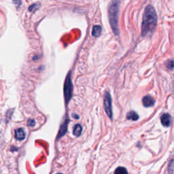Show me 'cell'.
I'll list each match as a JSON object with an SVG mask.
<instances>
[{
    "mask_svg": "<svg viewBox=\"0 0 174 174\" xmlns=\"http://www.w3.org/2000/svg\"><path fill=\"white\" fill-rule=\"evenodd\" d=\"M157 14L154 8L150 5L146 7L142 23V36L146 37L154 33L157 24Z\"/></svg>",
    "mask_w": 174,
    "mask_h": 174,
    "instance_id": "obj_1",
    "label": "cell"
},
{
    "mask_svg": "<svg viewBox=\"0 0 174 174\" xmlns=\"http://www.w3.org/2000/svg\"><path fill=\"white\" fill-rule=\"evenodd\" d=\"M119 0H112L108 6V18L113 33L116 36L119 34L118 28V14H119Z\"/></svg>",
    "mask_w": 174,
    "mask_h": 174,
    "instance_id": "obj_2",
    "label": "cell"
},
{
    "mask_svg": "<svg viewBox=\"0 0 174 174\" xmlns=\"http://www.w3.org/2000/svg\"><path fill=\"white\" fill-rule=\"evenodd\" d=\"M73 90L74 87L73 84H72L71 79V72L69 71L68 74L66 76L64 86H63V95H64L65 102L66 105L69 104L70 101L72 98V96H73Z\"/></svg>",
    "mask_w": 174,
    "mask_h": 174,
    "instance_id": "obj_3",
    "label": "cell"
},
{
    "mask_svg": "<svg viewBox=\"0 0 174 174\" xmlns=\"http://www.w3.org/2000/svg\"><path fill=\"white\" fill-rule=\"evenodd\" d=\"M104 104L105 111L107 114L108 116L112 119V98L109 93L108 91H105L104 97Z\"/></svg>",
    "mask_w": 174,
    "mask_h": 174,
    "instance_id": "obj_4",
    "label": "cell"
},
{
    "mask_svg": "<svg viewBox=\"0 0 174 174\" xmlns=\"http://www.w3.org/2000/svg\"><path fill=\"white\" fill-rule=\"evenodd\" d=\"M69 122H70L69 116L66 115L64 121H63V123L60 126V129H59V133H58L57 136V140H59V139H61L62 137H63L65 135V133L67 131V126H68Z\"/></svg>",
    "mask_w": 174,
    "mask_h": 174,
    "instance_id": "obj_5",
    "label": "cell"
},
{
    "mask_svg": "<svg viewBox=\"0 0 174 174\" xmlns=\"http://www.w3.org/2000/svg\"><path fill=\"white\" fill-rule=\"evenodd\" d=\"M142 103L144 107L149 108V107H152V106H153L154 105L155 100L150 95H146L143 98Z\"/></svg>",
    "mask_w": 174,
    "mask_h": 174,
    "instance_id": "obj_6",
    "label": "cell"
},
{
    "mask_svg": "<svg viewBox=\"0 0 174 174\" xmlns=\"http://www.w3.org/2000/svg\"><path fill=\"white\" fill-rule=\"evenodd\" d=\"M160 121L164 126L168 127L171 125L172 122V119L171 116L169 115V114H164L160 118Z\"/></svg>",
    "mask_w": 174,
    "mask_h": 174,
    "instance_id": "obj_7",
    "label": "cell"
},
{
    "mask_svg": "<svg viewBox=\"0 0 174 174\" xmlns=\"http://www.w3.org/2000/svg\"><path fill=\"white\" fill-rule=\"evenodd\" d=\"M25 138V132L23 129L19 128L15 131V138L19 141H22Z\"/></svg>",
    "mask_w": 174,
    "mask_h": 174,
    "instance_id": "obj_8",
    "label": "cell"
},
{
    "mask_svg": "<svg viewBox=\"0 0 174 174\" xmlns=\"http://www.w3.org/2000/svg\"><path fill=\"white\" fill-rule=\"evenodd\" d=\"M101 32H102V29H101V26H99V25H95V26L93 27V30H92L93 36L98 37L101 36Z\"/></svg>",
    "mask_w": 174,
    "mask_h": 174,
    "instance_id": "obj_9",
    "label": "cell"
},
{
    "mask_svg": "<svg viewBox=\"0 0 174 174\" xmlns=\"http://www.w3.org/2000/svg\"><path fill=\"white\" fill-rule=\"evenodd\" d=\"M82 126L80 124H77V125H76L74 127L73 133L76 137H79V136H80V135H81V133H82Z\"/></svg>",
    "mask_w": 174,
    "mask_h": 174,
    "instance_id": "obj_10",
    "label": "cell"
},
{
    "mask_svg": "<svg viewBox=\"0 0 174 174\" xmlns=\"http://www.w3.org/2000/svg\"><path fill=\"white\" fill-rule=\"evenodd\" d=\"M126 118H127V119H128V120H131V121H135L138 120L139 116H138V114L135 112L131 111L128 114H127Z\"/></svg>",
    "mask_w": 174,
    "mask_h": 174,
    "instance_id": "obj_11",
    "label": "cell"
},
{
    "mask_svg": "<svg viewBox=\"0 0 174 174\" xmlns=\"http://www.w3.org/2000/svg\"><path fill=\"white\" fill-rule=\"evenodd\" d=\"M114 174H128V173H127L126 169L125 167H120L116 169Z\"/></svg>",
    "mask_w": 174,
    "mask_h": 174,
    "instance_id": "obj_12",
    "label": "cell"
},
{
    "mask_svg": "<svg viewBox=\"0 0 174 174\" xmlns=\"http://www.w3.org/2000/svg\"><path fill=\"white\" fill-rule=\"evenodd\" d=\"M40 3H33V4H32V5L31 6H29V10L30 11V12H35L36 10H37L38 9V8H40Z\"/></svg>",
    "mask_w": 174,
    "mask_h": 174,
    "instance_id": "obj_13",
    "label": "cell"
},
{
    "mask_svg": "<svg viewBox=\"0 0 174 174\" xmlns=\"http://www.w3.org/2000/svg\"><path fill=\"white\" fill-rule=\"evenodd\" d=\"M165 65H166L167 68L169 70H173L174 69V61L173 60H169L165 63Z\"/></svg>",
    "mask_w": 174,
    "mask_h": 174,
    "instance_id": "obj_14",
    "label": "cell"
},
{
    "mask_svg": "<svg viewBox=\"0 0 174 174\" xmlns=\"http://www.w3.org/2000/svg\"><path fill=\"white\" fill-rule=\"evenodd\" d=\"M27 125L29 126H34L36 125V121L33 119H29L27 121Z\"/></svg>",
    "mask_w": 174,
    "mask_h": 174,
    "instance_id": "obj_15",
    "label": "cell"
},
{
    "mask_svg": "<svg viewBox=\"0 0 174 174\" xmlns=\"http://www.w3.org/2000/svg\"><path fill=\"white\" fill-rule=\"evenodd\" d=\"M12 2L16 6V7L19 8L20 6L21 3H22V2H21V0H12Z\"/></svg>",
    "mask_w": 174,
    "mask_h": 174,
    "instance_id": "obj_16",
    "label": "cell"
},
{
    "mask_svg": "<svg viewBox=\"0 0 174 174\" xmlns=\"http://www.w3.org/2000/svg\"><path fill=\"white\" fill-rule=\"evenodd\" d=\"M73 117L75 118L76 119H78V118H79V116L76 115V114H73Z\"/></svg>",
    "mask_w": 174,
    "mask_h": 174,
    "instance_id": "obj_17",
    "label": "cell"
},
{
    "mask_svg": "<svg viewBox=\"0 0 174 174\" xmlns=\"http://www.w3.org/2000/svg\"><path fill=\"white\" fill-rule=\"evenodd\" d=\"M57 174H62V173H57Z\"/></svg>",
    "mask_w": 174,
    "mask_h": 174,
    "instance_id": "obj_18",
    "label": "cell"
}]
</instances>
